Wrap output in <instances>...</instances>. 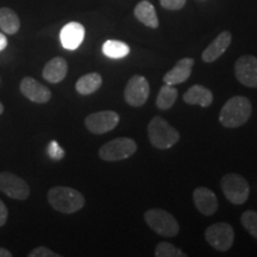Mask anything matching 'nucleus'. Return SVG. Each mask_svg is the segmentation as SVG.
<instances>
[{
	"mask_svg": "<svg viewBox=\"0 0 257 257\" xmlns=\"http://www.w3.org/2000/svg\"><path fill=\"white\" fill-rule=\"evenodd\" d=\"M150 94L148 80L142 75H134L128 80L124 91V99L133 107H141L146 104Z\"/></svg>",
	"mask_w": 257,
	"mask_h": 257,
	"instance_id": "obj_8",
	"label": "nucleus"
},
{
	"mask_svg": "<svg viewBox=\"0 0 257 257\" xmlns=\"http://www.w3.org/2000/svg\"><path fill=\"white\" fill-rule=\"evenodd\" d=\"M144 220L154 232L163 237H175L180 225L173 214L162 208H152L144 213Z\"/></svg>",
	"mask_w": 257,
	"mask_h": 257,
	"instance_id": "obj_4",
	"label": "nucleus"
},
{
	"mask_svg": "<svg viewBox=\"0 0 257 257\" xmlns=\"http://www.w3.org/2000/svg\"><path fill=\"white\" fill-rule=\"evenodd\" d=\"M193 66H194V60L192 57H184V59L179 60L175 66L165 74L163 81L167 85L172 86L187 81L192 74Z\"/></svg>",
	"mask_w": 257,
	"mask_h": 257,
	"instance_id": "obj_16",
	"label": "nucleus"
},
{
	"mask_svg": "<svg viewBox=\"0 0 257 257\" xmlns=\"http://www.w3.org/2000/svg\"><path fill=\"white\" fill-rule=\"evenodd\" d=\"M48 155H49L53 160H62L64 156V150L60 147V144L56 141H51L48 146Z\"/></svg>",
	"mask_w": 257,
	"mask_h": 257,
	"instance_id": "obj_26",
	"label": "nucleus"
},
{
	"mask_svg": "<svg viewBox=\"0 0 257 257\" xmlns=\"http://www.w3.org/2000/svg\"><path fill=\"white\" fill-rule=\"evenodd\" d=\"M102 53L110 59H123L130 53V48L126 43L115 40H108L102 44Z\"/></svg>",
	"mask_w": 257,
	"mask_h": 257,
	"instance_id": "obj_23",
	"label": "nucleus"
},
{
	"mask_svg": "<svg viewBox=\"0 0 257 257\" xmlns=\"http://www.w3.org/2000/svg\"><path fill=\"white\" fill-rule=\"evenodd\" d=\"M68 72V63L63 57H54L43 68V78L50 83H59L66 78Z\"/></svg>",
	"mask_w": 257,
	"mask_h": 257,
	"instance_id": "obj_17",
	"label": "nucleus"
},
{
	"mask_svg": "<svg viewBox=\"0 0 257 257\" xmlns=\"http://www.w3.org/2000/svg\"><path fill=\"white\" fill-rule=\"evenodd\" d=\"M102 85V78L99 73L86 74L76 81L75 88L81 95H89L98 91Z\"/></svg>",
	"mask_w": 257,
	"mask_h": 257,
	"instance_id": "obj_20",
	"label": "nucleus"
},
{
	"mask_svg": "<svg viewBox=\"0 0 257 257\" xmlns=\"http://www.w3.org/2000/svg\"><path fill=\"white\" fill-rule=\"evenodd\" d=\"M30 257H60L59 253L54 252L53 250L46 248V246H38L29 253Z\"/></svg>",
	"mask_w": 257,
	"mask_h": 257,
	"instance_id": "obj_28",
	"label": "nucleus"
},
{
	"mask_svg": "<svg viewBox=\"0 0 257 257\" xmlns=\"http://www.w3.org/2000/svg\"><path fill=\"white\" fill-rule=\"evenodd\" d=\"M48 202L55 211L64 214H72L83 207L85 197L74 188L56 186L48 192Z\"/></svg>",
	"mask_w": 257,
	"mask_h": 257,
	"instance_id": "obj_2",
	"label": "nucleus"
},
{
	"mask_svg": "<svg viewBox=\"0 0 257 257\" xmlns=\"http://www.w3.org/2000/svg\"><path fill=\"white\" fill-rule=\"evenodd\" d=\"M193 201L195 207L204 216H212L218 210V199L207 187H197L193 192Z\"/></svg>",
	"mask_w": 257,
	"mask_h": 257,
	"instance_id": "obj_14",
	"label": "nucleus"
},
{
	"mask_svg": "<svg viewBox=\"0 0 257 257\" xmlns=\"http://www.w3.org/2000/svg\"><path fill=\"white\" fill-rule=\"evenodd\" d=\"M240 223L248 233L257 239V212L251 210L245 211L240 217Z\"/></svg>",
	"mask_w": 257,
	"mask_h": 257,
	"instance_id": "obj_25",
	"label": "nucleus"
},
{
	"mask_svg": "<svg viewBox=\"0 0 257 257\" xmlns=\"http://www.w3.org/2000/svg\"><path fill=\"white\" fill-rule=\"evenodd\" d=\"M184 101L188 105H199L208 107L213 101L212 91L202 85H194L184 94Z\"/></svg>",
	"mask_w": 257,
	"mask_h": 257,
	"instance_id": "obj_18",
	"label": "nucleus"
},
{
	"mask_svg": "<svg viewBox=\"0 0 257 257\" xmlns=\"http://www.w3.org/2000/svg\"><path fill=\"white\" fill-rule=\"evenodd\" d=\"M156 257H186L187 255L181 249L169 242H161L155 248Z\"/></svg>",
	"mask_w": 257,
	"mask_h": 257,
	"instance_id": "obj_24",
	"label": "nucleus"
},
{
	"mask_svg": "<svg viewBox=\"0 0 257 257\" xmlns=\"http://www.w3.org/2000/svg\"><path fill=\"white\" fill-rule=\"evenodd\" d=\"M8 217H9L8 207L5 206L4 202L0 200V227L4 226L6 220H8Z\"/></svg>",
	"mask_w": 257,
	"mask_h": 257,
	"instance_id": "obj_29",
	"label": "nucleus"
},
{
	"mask_svg": "<svg viewBox=\"0 0 257 257\" xmlns=\"http://www.w3.org/2000/svg\"><path fill=\"white\" fill-rule=\"evenodd\" d=\"M160 4L169 11H179L186 5V0H160Z\"/></svg>",
	"mask_w": 257,
	"mask_h": 257,
	"instance_id": "obj_27",
	"label": "nucleus"
},
{
	"mask_svg": "<svg viewBox=\"0 0 257 257\" xmlns=\"http://www.w3.org/2000/svg\"><path fill=\"white\" fill-rule=\"evenodd\" d=\"M236 79L250 88H257V57L243 55L234 63Z\"/></svg>",
	"mask_w": 257,
	"mask_h": 257,
	"instance_id": "obj_11",
	"label": "nucleus"
},
{
	"mask_svg": "<svg viewBox=\"0 0 257 257\" xmlns=\"http://www.w3.org/2000/svg\"><path fill=\"white\" fill-rule=\"evenodd\" d=\"M135 17H136L141 23L146 25L148 28L157 29L159 28V18H157L156 10L154 8L152 3L143 0V2L138 3L136 8L134 10Z\"/></svg>",
	"mask_w": 257,
	"mask_h": 257,
	"instance_id": "obj_19",
	"label": "nucleus"
},
{
	"mask_svg": "<svg viewBox=\"0 0 257 257\" xmlns=\"http://www.w3.org/2000/svg\"><path fill=\"white\" fill-rule=\"evenodd\" d=\"M21 21L14 10L9 8L0 9V29L9 35H15L19 31Z\"/></svg>",
	"mask_w": 257,
	"mask_h": 257,
	"instance_id": "obj_21",
	"label": "nucleus"
},
{
	"mask_svg": "<svg viewBox=\"0 0 257 257\" xmlns=\"http://www.w3.org/2000/svg\"><path fill=\"white\" fill-rule=\"evenodd\" d=\"M148 136L156 149H170L180 141V134L165 118L156 115L148 124Z\"/></svg>",
	"mask_w": 257,
	"mask_h": 257,
	"instance_id": "obj_3",
	"label": "nucleus"
},
{
	"mask_svg": "<svg viewBox=\"0 0 257 257\" xmlns=\"http://www.w3.org/2000/svg\"><path fill=\"white\" fill-rule=\"evenodd\" d=\"M221 191L225 198L233 205H242L248 200L250 195V186L242 175L229 173L221 178Z\"/></svg>",
	"mask_w": 257,
	"mask_h": 257,
	"instance_id": "obj_5",
	"label": "nucleus"
},
{
	"mask_svg": "<svg viewBox=\"0 0 257 257\" xmlns=\"http://www.w3.org/2000/svg\"><path fill=\"white\" fill-rule=\"evenodd\" d=\"M231 41H232V35L230 31H221L213 41L208 44V47L202 51L201 59L204 62L212 63L217 61L223 55L227 48L230 47Z\"/></svg>",
	"mask_w": 257,
	"mask_h": 257,
	"instance_id": "obj_15",
	"label": "nucleus"
},
{
	"mask_svg": "<svg viewBox=\"0 0 257 257\" xmlns=\"http://www.w3.org/2000/svg\"><path fill=\"white\" fill-rule=\"evenodd\" d=\"M251 112V102H250L246 96H232L221 107L219 113V121L224 127H239L250 119Z\"/></svg>",
	"mask_w": 257,
	"mask_h": 257,
	"instance_id": "obj_1",
	"label": "nucleus"
},
{
	"mask_svg": "<svg viewBox=\"0 0 257 257\" xmlns=\"http://www.w3.org/2000/svg\"><path fill=\"white\" fill-rule=\"evenodd\" d=\"M205 239L217 251L225 252L231 249L234 242V231L230 224L220 221L205 230Z\"/></svg>",
	"mask_w": 257,
	"mask_h": 257,
	"instance_id": "obj_7",
	"label": "nucleus"
},
{
	"mask_svg": "<svg viewBox=\"0 0 257 257\" xmlns=\"http://www.w3.org/2000/svg\"><path fill=\"white\" fill-rule=\"evenodd\" d=\"M0 191L16 200H25L30 195L27 181L9 172L0 173Z\"/></svg>",
	"mask_w": 257,
	"mask_h": 257,
	"instance_id": "obj_10",
	"label": "nucleus"
},
{
	"mask_svg": "<svg viewBox=\"0 0 257 257\" xmlns=\"http://www.w3.org/2000/svg\"><path fill=\"white\" fill-rule=\"evenodd\" d=\"M178 89L174 86L165 83V86H162L160 88L159 94H157L156 106L162 111L169 110V108H172L174 106L176 99H178Z\"/></svg>",
	"mask_w": 257,
	"mask_h": 257,
	"instance_id": "obj_22",
	"label": "nucleus"
},
{
	"mask_svg": "<svg viewBox=\"0 0 257 257\" xmlns=\"http://www.w3.org/2000/svg\"><path fill=\"white\" fill-rule=\"evenodd\" d=\"M85 38V28L78 22H70L62 28L60 32L61 44L64 49L75 50L81 46Z\"/></svg>",
	"mask_w": 257,
	"mask_h": 257,
	"instance_id": "obj_13",
	"label": "nucleus"
},
{
	"mask_svg": "<svg viewBox=\"0 0 257 257\" xmlns=\"http://www.w3.org/2000/svg\"><path fill=\"white\" fill-rule=\"evenodd\" d=\"M0 257H12V252L5 248H0Z\"/></svg>",
	"mask_w": 257,
	"mask_h": 257,
	"instance_id": "obj_31",
	"label": "nucleus"
},
{
	"mask_svg": "<svg viewBox=\"0 0 257 257\" xmlns=\"http://www.w3.org/2000/svg\"><path fill=\"white\" fill-rule=\"evenodd\" d=\"M120 117L114 111H100L91 113L85 119V125L89 133L94 135H102L110 133L119 124Z\"/></svg>",
	"mask_w": 257,
	"mask_h": 257,
	"instance_id": "obj_9",
	"label": "nucleus"
},
{
	"mask_svg": "<svg viewBox=\"0 0 257 257\" xmlns=\"http://www.w3.org/2000/svg\"><path fill=\"white\" fill-rule=\"evenodd\" d=\"M8 47V38L4 34H0V51H3Z\"/></svg>",
	"mask_w": 257,
	"mask_h": 257,
	"instance_id": "obj_30",
	"label": "nucleus"
},
{
	"mask_svg": "<svg viewBox=\"0 0 257 257\" xmlns=\"http://www.w3.org/2000/svg\"><path fill=\"white\" fill-rule=\"evenodd\" d=\"M137 152V144L133 138L119 137L105 143L99 149V157L107 162L126 160Z\"/></svg>",
	"mask_w": 257,
	"mask_h": 257,
	"instance_id": "obj_6",
	"label": "nucleus"
},
{
	"mask_svg": "<svg viewBox=\"0 0 257 257\" xmlns=\"http://www.w3.org/2000/svg\"><path fill=\"white\" fill-rule=\"evenodd\" d=\"M21 92L25 98L37 104H46L51 99L50 89L30 76L22 80Z\"/></svg>",
	"mask_w": 257,
	"mask_h": 257,
	"instance_id": "obj_12",
	"label": "nucleus"
},
{
	"mask_svg": "<svg viewBox=\"0 0 257 257\" xmlns=\"http://www.w3.org/2000/svg\"><path fill=\"white\" fill-rule=\"evenodd\" d=\"M3 112H4V106H3L2 102H0V114H2Z\"/></svg>",
	"mask_w": 257,
	"mask_h": 257,
	"instance_id": "obj_32",
	"label": "nucleus"
}]
</instances>
